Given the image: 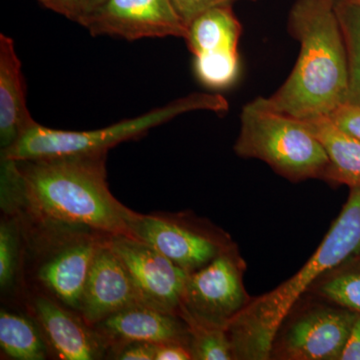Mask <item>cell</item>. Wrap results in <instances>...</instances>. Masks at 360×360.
I'll return each mask as SVG.
<instances>
[{
  "label": "cell",
  "instance_id": "44dd1931",
  "mask_svg": "<svg viewBox=\"0 0 360 360\" xmlns=\"http://www.w3.org/2000/svg\"><path fill=\"white\" fill-rule=\"evenodd\" d=\"M198 79L210 89L231 86L239 75L238 51L210 52L194 56Z\"/></svg>",
  "mask_w": 360,
  "mask_h": 360
},
{
  "label": "cell",
  "instance_id": "9a60e30c",
  "mask_svg": "<svg viewBox=\"0 0 360 360\" xmlns=\"http://www.w3.org/2000/svg\"><path fill=\"white\" fill-rule=\"evenodd\" d=\"M37 319L59 359L91 360L106 347L97 333L89 330L77 316L46 297L34 300Z\"/></svg>",
  "mask_w": 360,
  "mask_h": 360
},
{
  "label": "cell",
  "instance_id": "5b68a950",
  "mask_svg": "<svg viewBox=\"0 0 360 360\" xmlns=\"http://www.w3.org/2000/svg\"><path fill=\"white\" fill-rule=\"evenodd\" d=\"M240 122L236 155L264 161L290 181L324 179L328 153L302 120L270 110L258 97L243 106Z\"/></svg>",
  "mask_w": 360,
  "mask_h": 360
},
{
  "label": "cell",
  "instance_id": "4dcf8cb0",
  "mask_svg": "<svg viewBox=\"0 0 360 360\" xmlns=\"http://www.w3.org/2000/svg\"><path fill=\"white\" fill-rule=\"evenodd\" d=\"M340 1V0H333V2H335V4H338V2Z\"/></svg>",
  "mask_w": 360,
  "mask_h": 360
},
{
  "label": "cell",
  "instance_id": "f546056e",
  "mask_svg": "<svg viewBox=\"0 0 360 360\" xmlns=\"http://www.w3.org/2000/svg\"><path fill=\"white\" fill-rule=\"evenodd\" d=\"M347 1L356 2V4H360V0H347Z\"/></svg>",
  "mask_w": 360,
  "mask_h": 360
},
{
  "label": "cell",
  "instance_id": "4fadbf2b",
  "mask_svg": "<svg viewBox=\"0 0 360 360\" xmlns=\"http://www.w3.org/2000/svg\"><path fill=\"white\" fill-rule=\"evenodd\" d=\"M35 122L26 103L21 61L11 37L0 34V146L11 148Z\"/></svg>",
  "mask_w": 360,
  "mask_h": 360
},
{
  "label": "cell",
  "instance_id": "6da1fadb",
  "mask_svg": "<svg viewBox=\"0 0 360 360\" xmlns=\"http://www.w3.org/2000/svg\"><path fill=\"white\" fill-rule=\"evenodd\" d=\"M108 153L42 160H2V200L25 202L39 219L84 225L108 236H130L137 212L111 193L106 174Z\"/></svg>",
  "mask_w": 360,
  "mask_h": 360
},
{
  "label": "cell",
  "instance_id": "3957f363",
  "mask_svg": "<svg viewBox=\"0 0 360 360\" xmlns=\"http://www.w3.org/2000/svg\"><path fill=\"white\" fill-rule=\"evenodd\" d=\"M359 257L360 187H352L340 215L309 262L276 290L251 300L227 326L234 359H271L274 340L302 296L326 274Z\"/></svg>",
  "mask_w": 360,
  "mask_h": 360
},
{
  "label": "cell",
  "instance_id": "8992f818",
  "mask_svg": "<svg viewBox=\"0 0 360 360\" xmlns=\"http://www.w3.org/2000/svg\"><path fill=\"white\" fill-rule=\"evenodd\" d=\"M245 264L234 246L191 272L182 296L184 321L226 329L251 302L243 284Z\"/></svg>",
  "mask_w": 360,
  "mask_h": 360
},
{
  "label": "cell",
  "instance_id": "7a4b0ae2",
  "mask_svg": "<svg viewBox=\"0 0 360 360\" xmlns=\"http://www.w3.org/2000/svg\"><path fill=\"white\" fill-rule=\"evenodd\" d=\"M288 32L300 42L297 61L285 82L260 99L296 120L328 116L349 94L347 49L333 0H295Z\"/></svg>",
  "mask_w": 360,
  "mask_h": 360
},
{
  "label": "cell",
  "instance_id": "1f68e13d",
  "mask_svg": "<svg viewBox=\"0 0 360 360\" xmlns=\"http://www.w3.org/2000/svg\"><path fill=\"white\" fill-rule=\"evenodd\" d=\"M357 259L360 260V257L359 258H357Z\"/></svg>",
  "mask_w": 360,
  "mask_h": 360
},
{
  "label": "cell",
  "instance_id": "484cf974",
  "mask_svg": "<svg viewBox=\"0 0 360 360\" xmlns=\"http://www.w3.org/2000/svg\"><path fill=\"white\" fill-rule=\"evenodd\" d=\"M328 117L336 127L360 141V104H342Z\"/></svg>",
  "mask_w": 360,
  "mask_h": 360
},
{
  "label": "cell",
  "instance_id": "603a6c76",
  "mask_svg": "<svg viewBox=\"0 0 360 360\" xmlns=\"http://www.w3.org/2000/svg\"><path fill=\"white\" fill-rule=\"evenodd\" d=\"M18 238L11 222L0 225V286L6 290L13 285L18 269Z\"/></svg>",
  "mask_w": 360,
  "mask_h": 360
},
{
  "label": "cell",
  "instance_id": "d6986e66",
  "mask_svg": "<svg viewBox=\"0 0 360 360\" xmlns=\"http://www.w3.org/2000/svg\"><path fill=\"white\" fill-rule=\"evenodd\" d=\"M347 49L349 71L348 103L360 104V4L340 0L335 4Z\"/></svg>",
  "mask_w": 360,
  "mask_h": 360
},
{
  "label": "cell",
  "instance_id": "7402d4cb",
  "mask_svg": "<svg viewBox=\"0 0 360 360\" xmlns=\"http://www.w3.org/2000/svg\"><path fill=\"white\" fill-rule=\"evenodd\" d=\"M189 329L188 349L193 359L231 360L233 352L226 329L186 321Z\"/></svg>",
  "mask_w": 360,
  "mask_h": 360
},
{
  "label": "cell",
  "instance_id": "52a82bcc",
  "mask_svg": "<svg viewBox=\"0 0 360 360\" xmlns=\"http://www.w3.org/2000/svg\"><path fill=\"white\" fill-rule=\"evenodd\" d=\"M357 315L338 305L305 310L279 331L271 359L340 360Z\"/></svg>",
  "mask_w": 360,
  "mask_h": 360
},
{
  "label": "cell",
  "instance_id": "8fae6325",
  "mask_svg": "<svg viewBox=\"0 0 360 360\" xmlns=\"http://www.w3.org/2000/svg\"><path fill=\"white\" fill-rule=\"evenodd\" d=\"M142 303L129 270L110 243L99 246L85 283L79 311L84 321L96 326L108 316Z\"/></svg>",
  "mask_w": 360,
  "mask_h": 360
},
{
  "label": "cell",
  "instance_id": "ac0fdd59",
  "mask_svg": "<svg viewBox=\"0 0 360 360\" xmlns=\"http://www.w3.org/2000/svg\"><path fill=\"white\" fill-rule=\"evenodd\" d=\"M0 347L13 359H46V347L37 326L22 315L6 310L0 312Z\"/></svg>",
  "mask_w": 360,
  "mask_h": 360
},
{
  "label": "cell",
  "instance_id": "d4e9b609",
  "mask_svg": "<svg viewBox=\"0 0 360 360\" xmlns=\"http://www.w3.org/2000/svg\"><path fill=\"white\" fill-rule=\"evenodd\" d=\"M187 27L196 18L213 7L231 4L238 0H170ZM255 1V0H250Z\"/></svg>",
  "mask_w": 360,
  "mask_h": 360
},
{
  "label": "cell",
  "instance_id": "83f0119b",
  "mask_svg": "<svg viewBox=\"0 0 360 360\" xmlns=\"http://www.w3.org/2000/svg\"><path fill=\"white\" fill-rule=\"evenodd\" d=\"M193 359L188 347L180 342H165L156 345L155 360Z\"/></svg>",
  "mask_w": 360,
  "mask_h": 360
},
{
  "label": "cell",
  "instance_id": "cb8c5ba5",
  "mask_svg": "<svg viewBox=\"0 0 360 360\" xmlns=\"http://www.w3.org/2000/svg\"><path fill=\"white\" fill-rule=\"evenodd\" d=\"M46 8L82 26L96 13L105 0H37Z\"/></svg>",
  "mask_w": 360,
  "mask_h": 360
},
{
  "label": "cell",
  "instance_id": "30bf717a",
  "mask_svg": "<svg viewBox=\"0 0 360 360\" xmlns=\"http://www.w3.org/2000/svg\"><path fill=\"white\" fill-rule=\"evenodd\" d=\"M129 231L132 238L148 243L189 274L210 264L229 245L184 222L160 215L137 213L130 221Z\"/></svg>",
  "mask_w": 360,
  "mask_h": 360
},
{
  "label": "cell",
  "instance_id": "4316f807",
  "mask_svg": "<svg viewBox=\"0 0 360 360\" xmlns=\"http://www.w3.org/2000/svg\"><path fill=\"white\" fill-rule=\"evenodd\" d=\"M156 345L132 342L118 350L115 359L120 360H155Z\"/></svg>",
  "mask_w": 360,
  "mask_h": 360
},
{
  "label": "cell",
  "instance_id": "277c9868",
  "mask_svg": "<svg viewBox=\"0 0 360 360\" xmlns=\"http://www.w3.org/2000/svg\"><path fill=\"white\" fill-rule=\"evenodd\" d=\"M229 104L217 94L194 92L175 99L137 117L124 120L105 129L71 131L49 129L35 122L11 148L1 151L2 160L21 161L108 153L110 148L130 139H139L149 130L196 110L224 113Z\"/></svg>",
  "mask_w": 360,
  "mask_h": 360
},
{
  "label": "cell",
  "instance_id": "f1b7e54d",
  "mask_svg": "<svg viewBox=\"0 0 360 360\" xmlns=\"http://www.w3.org/2000/svg\"><path fill=\"white\" fill-rule=\"evenodd\" d=\"M340 360H360V314L355 319Z\"/></svg>",
  "mask_w": 360,
  "mask_h": 360
},
{
  "label": "cell",
  "instance_id": "ffe728a7",
  "mask_svg": "<svg viewBox=\"0 0 360 360\" xmlns=\"http://www.w3.org/2000/svg\"><path fill=\"white\" fill-rule=\"evenodd\" d=\"M310 290L333 304L360 314V267L333 270Z\"/></svg>",
  "mask_w": 360,
  "mask_h": 360
},
{
  "label": "cell",
  "instance_id": "ba28073f",
  "mask_svg": "<svg viewBox=\"0 0 360 360\" xmlns=\"http://www.w3.org/2000/svg\"><path fill=\"white\" fill-rule=\"evenodd\" d=\"M108 243L129 270L142 303L180 316L189 272L132 236H110Z\"/></svg>",
  "mask_w": 360,
  "mask_h": 360
},
{
  "label": "cell",
  "instance_id": "5bb4252c",
  "mask_svg": "<svg viewBox=\"0 0 360 360\" xmlns=\"http://www.w3.org/2000/svg\"><path fill=\"white\" fill-rule=\"evenodd\" d=\"M101 243L92 239L75 241L61 248L40 267L39 281L66 307L80 309L90 267Z\"/></svg>",
  "mask_w": 360,
  "mask_h": 360
},
{
  "label": "cell",
  "instance_id": "2e32d148",
  "mask_svg": "<svg viewBox=\"0 0 360 360\" xmlns=\"http://www.w3.org/2000/svg\"><path fill=\"white\" fill-rule=\"evenodd\" d=\"M321 142L329 163L323 180L360 187V141L336 127L328 116L302 120Z\"/></svg>",
  "mask_w": 360,
  "mask_h": 360
},
{
  "label": "cell",
  "instance_id": "7c38bea8",
  "mask_svg": "<svg viewBox=\"0 0 360 360\" xmlns=\"http://www.w3.org/2000/svg\"><path fill=\"white\" fill-rule=\"evenodd\" d=\"M94 326L105 345L118 350L132 342H180L188 347V326L182 317L144 303L125 307Z\"/></svg>",
  "mask_w": 360,
  "mask_h": 360
},
{
  "label": "cell",
  "instance_id": "9c48e42d",
  "mask_svg": "<svg viewBox=\"0 0 360 360\" xmlns=\"http://www.w3.org/2000/svg\"><path fill=\"white\" fill-rule=\"evenodd\" d=\"M84 27L127 40L182 37L187 26L170 0H105Z\"/></svg>",
  "mask_w": 360,
  "mask_h": 360
},
{
  "label": "cell",
  "instance_id": "e0dca14e",
  "mask_svg": "<svg viewBox=\"0 0 360 360\" xmlns=\"http://www.w3.org/2000/svg\"><path fill=\"white\" fill-rule=\"evenodd\" d=\"M243 27L232 11L231 4L213 7L187 27L186 39L193 56L238 51Z\"/></svg>",
  "mask_w": 360,
  "mask_h": 360
}]
</instances>
